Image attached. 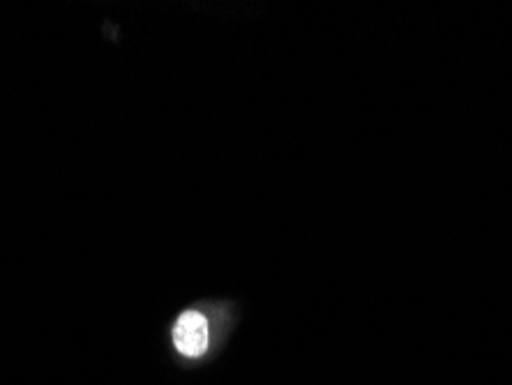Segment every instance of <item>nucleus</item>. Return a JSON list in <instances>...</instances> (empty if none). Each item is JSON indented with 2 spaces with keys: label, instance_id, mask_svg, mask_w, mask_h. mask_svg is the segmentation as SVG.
I'll return each mask as SVG.
<instances>
[{
  "label": "nucleus",
  "instance_id": "nucleus-1",
  "mask_svg": "<svg viewBox=\"0 0 512 385\" xmlns=\"http://www.w3.org/2000/svg\"><path fill=\"white\" fill-rule=\"evenodd\" d=\"M173 344L185 358H201L208 349V321L206 316L194 312H183L173 328Z\"/></svg>",
  "mask_w": 512,
  "mask_h": 385
}]
</instances>
